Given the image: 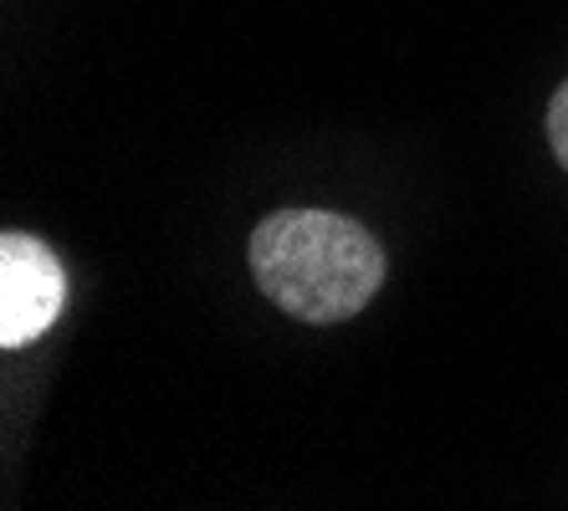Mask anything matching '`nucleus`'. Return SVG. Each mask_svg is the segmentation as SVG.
I'll return each mask as SVG.
<instances>
[{"instance_id": "obj_1", "label": "nucleus", "mask_w": 568, "mask_h": 511, "mask_svg": "<svg viewBox=\"0 0 568 511\" xmlns=\"http://www.w3.org/2000/svg\"><path fill=\"white\" fill-rule=\"evenodd\" d=\"M252 276L262 297L303 323H348L384 287V246L348 215L277 211L252 231Z\"/></svg>"}, {"instance_id": "obj_2", "label": "nucleus", "mask_w": 568, "mask_h": 511, "mask_svg": "<svg viewBox=\"0 0 568 511\" xmlns=\"http://www.w3.org/2000/svg\"><path fill=\"white\" fill-rule=\"evenodd\" d=\"M67 302V272L57 262V251L37 236H11L0 241V343L21 348V343L41 338L57 323Z\"/></svg>"}, {"instance_id": "obj_3", "label": "nucleus", "mask_w": 568, "mask_h": 511, "mask_svg": "<svg viewBox=\"0 0 568 511\" xmlns=\"http://www.w3.org/2000/svg\"><path fill=\"white\" fill-rule=\"evenodd\" d=\"M548 144H554L558 164L568 170V78H564V88L554 92V103H548Z\"/></svg>"}]
</instances>
